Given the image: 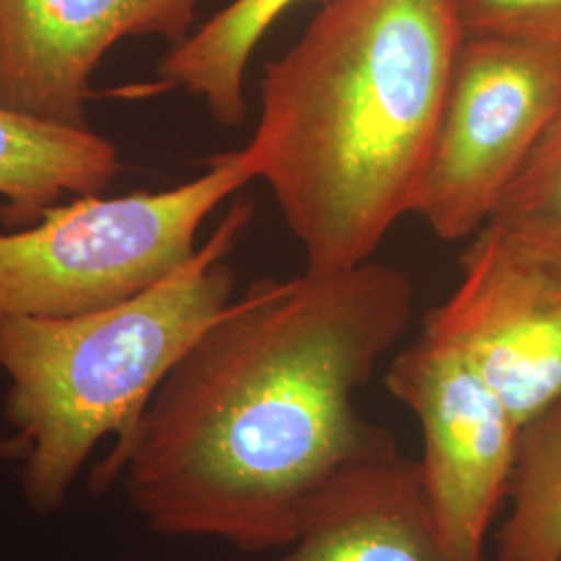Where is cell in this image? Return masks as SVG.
Masks as SVG:
<instances>
[{
    "instance_id": "1",
    "label": "cell",
    "mask_w": 561,
    "mask_h": 561,
    "mask_svg": "<svg viewBox=\"0 0 561 561\" xmlns=\"http://www.w3.org/2000/svg\"><path fill=\"white\" fill-rule=\"evenodd\" d=\"M412 319L400 268L256 280L181 358L94 472L150 533L285 549L322 502L398 449L356 396Z\"/></svg>"
},
{
    "instance_id": "2",
    "label": "cell",
    "mask_w": 561,
    "mask_h": 561,
    "mask_svg": "<svg viewBox=\"0 0 561 561\" xmlns=\"http://www.w3.org/2000/svg\"><path fill=\"white\" fill-rule=\"evenodd\" d=\"M463 38L456 0H322L264 65L261 119L241 150L306 271L373 261L412 213Z\"/></svg>"
},
{
    "instance_id": "3",
    "label": "cell",
    "mask_w": 561,
    "mask_h": 561,
    "mask_svg": "<svg viewBox=\"0 0 561 561\" xmlns=\"http://www.w3.org/2000/svg\"><path fill=\"white\" fill-rule=\"evenodd\" d=\"M252 217L254 202L238 198L192 261L129 300L78 317L0 319L4 416L34 512H59L96 447L134 435L171 370L231 306L227 256Z\"/></svg>"
},
{
    "instance_id": "4",
    "label": "cell",
    "mask_w": 561,
    "mask_h": 561,
    "mask_svg": "<svg viewBox=\"0 0 561 561\" xmlns=\"http://www.w3.org/2000/svg\"><path fill=\"white\" fill-rule=\"evenodd\" d=\"M254 181L243 150L164 192L81 196L18 233H0V319H62L129 300L198 252L208 215Z\"/></svg>"
},
{
    "instance_id": "5",
    "label": "cell",
    "mask_w": 561,
    "mask_h": 561,
    "mask_svg": "<svg viewBox=\"0 0 561 561\" xmlns=\"http://www.w3.org/2000/svg\"><path fill=\"white\" fill-rule=\"evenodd\" d=\"M561 94V57L463 38L412 215L443 241L470 240L493 219Z\"/></svg>"
},
{
    "instance_id": "6",
    "label": "cell",
    "mask_w": 561,
    "mask_h": 561,
    "mask_svg": "<svg viewBox=\"0 0 561 561\" xmlns=\"http://www.w3.org/2000/svg\"><path fill=\"white\" fill-rule=\"evenodd\" d=\"M385 385L421 422L424 497L463 561L482 549L510 493L522 426L461 354L422 333L391 362Z\"/></svg>"
},
{
    "instance_id": "7",
    "label": "cell",
    "mask_w": 561,
    "mask_h": 561,
    "mask_svg": "<svg viewBox=\"0 0 561 561\" xmlns=\"http://www.w3.org/2000/svg\"><path fill=\"white\" fill-rule=\"evenodd\" d=\"M460 266L422 333L470 362L524 426L561 401V264L482 227Z\"/></svg>"
},
{
    "instance_id": "8",
    "label": "cell",
    "mask_w": 561,
    "mask_h": 561,
    "mask_svg": "<svg viewBox=\"0 0 561 561\" xmlns=\"http://www.w3.org/2000/svg\"><path fill=\"white\" fill-rule=\"evenodd\" d=\"M201 0H0V108L90 127V78L111 46L159 36L178 46Z\"/></svg>"
},
{
    "instance_id": "9",
    "label": "cell",
    "mask_w": 561,
    "mask_h": 561,
    "mask_svg": "<svg viewBox=\"0 0 561 561\" xmlns=\"http://www.w3.org/2000/svg\"><path fill=\"white\" fill-rule=\"evenodd\" d=\"M275 561L463 560L435 524L419 461L396 449L341 482Z\"/></svg>"
},
{
    "instance_id": "10",
    "label": "cell",
    "mask_w": 561,
    "mask_h": 561,
    "mask_svg": "<svg viewBox=\"0 0 561 561\" xmlns=\"http://www.w3.org/2000/svg\"><path fill=\"white\" fill-rule=\"evenodd\" d=\"M119 171L117 146L90 127H65L0 108L4 225H36L65 194H99Z\"/></svg>"
},
{
    "instance_id": "11",
    "label": "cell",
    "mask_w": 561,
    "mask_h": 561,
    "mask_svg": "<svg viewBox=\"0 0 561 561\" xmlns=\"http://www.w3.org/2000/svg\"><path fill=\"white\" fill-rule=\"evenodd\" d=\"M301 0H233L204 21L159 62L164 88H181L206 104L222 127H241L248 115L243 78L264 34Z\"/></svg>"
},
{
    "instance_id": "12",
    "label": "cell",
    "mask_w": 561,
    "mask_h": 561,
    "mask_svg": "<svg viewBox=\"0 0 561 561\" xmlns=\"http://www.w3.org/2000/svg\"><path fill=\"white\" fill-rule=\"evenodd\" d=\"M495 561H561V401L524 424Z\"/></svg>"
},
{
    "instance_id": "13",
    "label": "cell",
    "mask_w": 561,
    "mask_h": 561,
    "mask_svg": "<svg viewBox=\"0 0 561 561\" xmlns=\"http://www.w3.org/2000/svg\"><path fill=\"white\" fill-rule=\"evenodd\" d=\"M486 227L561 264V94L541 140Z\"/></svg>"
},
{
    "instance_id": "14",
    "label": "cell",
    "mask_w": 561,
    "mask_h": 561,
    "mask_svg": "<svg viewBox=\"0 0 561 561\" xmlns=\"http://www.w3.org/2000/svg\"><path fill=\"white\" fill-rule=\"evenodd\" d=\"M466 38L512 42L561 57V0H456Z\"/></svg>"
},
{
    "instance_id": "15",
    "label": "cell",
    "mask_w": 561,
    "mask_h": 561,
    "mask_svg": "<svg viewBox=\"0 0 561 561\" xmlns=\"http://www.w3.org/2000/svg\"><path fill=\"white\" fill-rule=\"evenodd\" d=\"M0 456L18 458V445L13 439H0Z\"/></svg>"
}]
</instances>
